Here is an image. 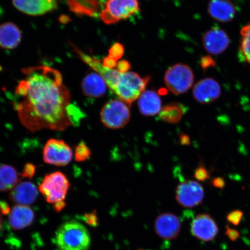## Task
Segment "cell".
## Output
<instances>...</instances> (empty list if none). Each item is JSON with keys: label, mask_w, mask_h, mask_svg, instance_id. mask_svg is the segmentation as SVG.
<instances>
[{"label": "cell", "mask_w": 250, "mask_h": 250, "mask_svg": "<svg viewBox=\"0 0 250 250\" xmlns=\"http://www.w3.org/2000/svg\"><path fill=\"white\" fill-rule=\"evenodd\" d=\"M194 80L193 71L188 65L176 64L166 71L164 81L167 89L174 95L186 93Z\"/></svg>", "instance_id": "obj_6"}, {"label": "cell", "mask_w": 250, "mask_h": 250, "mask_svg": "<svg viewBox=\"0 0 250 250\" xmlns=\"http://www.w3.org/2000/svg\"><path fill=\"white\" fill-rule=\"evenodd\" d=\"M124 47L121 43L117 42L112 45L109 50V55L111 58L118 61L120 59L124 54Z\"/></svg>", "instance_id": "obj_27"}, {"label": "cell", "mask_w": 250, "mask_h": 250, "mask_svg": "<svg viewBox=\"0 0 250 250\" xmlns=\"http://www.w3.org/2000/svg\"><path fill=\"white\" fill-rule=\"evenodd\" d=\"M20 174L10 165L0 166V191L12 190L20 181Z\"/></svg>", "instance_id": "obj_23"}, {"label": "cell", "mask_w": 250, "mask_h": 250, "mask_svg": "<svg viewBox=\"0 0 250 250\" xmlns=\"http://www.w3.org/2000/svg\"><path fill=\"white\" fill-rule=\"evenodd\" d=\"M13 4L23 13L41 15L54 10L57 7L56 0H12Z\"/></svg>", "instance_id": "obj_14"}, {"label": "cell", "mask_w": 250, "mask_h": 250, "mask_svg": "<svg viewBox=\"0 0 250 250\" xmlns=\"http://www.w3.org/2000/svg\"><path fill=\"white\" fill-rule=\"evenodd\" d=\"M67 115L71 125L77 126L84 117V114L80 108L73 104H69L66 108Z\"/></svg>", "instance_id": "obj_26"}, {"label": "cell", "mask_w": 250, "mask_h": 250, "mask_svg": "<svg viewBox=\"0 0 250 250\" xmlns=\"http://www.w3.org/2000/svg\"><path fill=\"white\" fill-rule=\"evenodd\" d=\"M101 118L102 124L108 129H121L129 122L130 109L123 102L112 100L103 106Z\"/></svg>", "instance_id": "obj_7"}, {"label": "cell", "mask_w": 250, "mask_h": 250, "mask_svg": "<svg viewBox=\"0 0 250 250\" xmlns=\"http://www.w3.org/2000/svg\"><path fill=\"white\" fill-rule=\"evenodd\" d=\"M221 94L220 84L212 78H206L199 81L193 89L195 99L203 104H210L217 101Z\"/></svg>", "instance_id": "obj_13"}, {"label": "cell", "mask_w": 250, "mask_h": 250, "mask_svg": "<svg viewBox=\"0 0 250 250\" xmlns=\"http://www.w3.org/2000/svg\"><path fill=\"white\" fill-rule=\"evenodd\" d=\"M21 39V31L12 23L0 24V46L2 48L12 49L17 47Z\"/></svg>", "instance_id": "obj_20"}, {"label": "cell", "mask_w": 250, "mask_h": 250, "mask_svg": "<svg viewBox=\"0 0 250 250\" xmlns=\"http://www.w3.org/2000/svg\"><path fill=\"white\" fill-rule=\"evenodd\" d=\"M202 40L206 51L215 55L226 51L230 43L228 34L218 27H212L206 31Z\"/></svg>", "instance_id": "obj_12"}, {"label": "cell", "mask_w": 250, "mask_h": 250, "mask_svg": "<svg viewBox=\"0 0 250 250\" xmlns=\"http://www.w3.org/2000/svg\"><path fill=\"white\" fill-rule=\"evenodd\" d=\"M150 77H142L133 72L121 73L113 91L122 102L131 105L140 98L149 83Z\"/></svg>", "instance_id": "obj_3"}, {"label": "cell", "mask_w": 250, "mask_h": 250, "mask_svg": "<svg viewBox=\"0 0 250 250\" xmlns=\"http://www.w3.org/2000/svg\"><path fill=\"white\" fill-rule=\"evenodd\" d=\"M23 73L26 78L19 83L15 93L23 101L15 104L21 124L31 132L64 130L71 126L66 112L70 93L60 72L40 65L24 68Z\"/></svg>", "instance_id": "obj_1"}, {"label": "cell", "mask_w": 250, "mask_h": 250, "mask_svg": "<svg viewBox=\"0 0 250 250\" xmlns=\"http://www.w3.org/2000/svg\"><path fill=\"white\" fill-rule=\"evenodd\" d=\"M204 196V189L195 181H184L178 186L176 190L177 202L186 208H193L201 205Z\"/></svg>", "instance_id": "obj_9"}, {"label": "cell", "mask_w": 250, "mask_h": 250, "mask_svg": "<svg viewBox=\"0 0 250 250\" xmlns=\"http://www.w3.org/2000/svg\"><path fill=\"white\" fill-rule=\"evenodd\" d=\"M3 224V220L2 217V213L0 212V231L1 230Z\"/></svg>", "instance_id": "obj_40"}, {"label": "cell", "mask_w": 250, "mask_h": 250, "mask_svg": "<svg viewBox=\"0 0 250 250\" xmlns=\"http://www.w3.org/2000/svg\"><path fill=\"white\" fill-rule=\"evenodd\" d=\"M190 232L203 242H210L217 235L218 227L213 218L208 214L197 215L190 224Z\"/></svg>", "instance_id": "obj_10"}, {"label": "cell", "mask_w": 250, "mask_h": 250, "mask_svg": "<svg viewBox=\"0 0 250 250\" xmlns=\"http://www.w3.org/2000/svg\"><path fill=\"white\" fill-rule=\"evenodd\" d=\"M54 241L59 250H88L91 238L83 224L73 220L65 222L59 227Z\"/></svg>", "instance_id": "obj_2"}, {"label": "cell", "mask_w": 250, "mask_h": 250, "mask_svg": "<svg viewBox=\"0 0 250 250\" xmlns=\"http://www.w3.org/2000/svg\"><path fill=\"white\" fill-rule=\"evenodd\" d=\"M138 105L141 114L146 117L154 116L162 109L161 99L154 90L144 92L140 96Z\"/></svg>", "instance_id": "obj_19"}, {"label": "cell", "mask_w": 250, "mask_h": 250, "mask_svg": "<svg viewBox=\"0 0 250 250\" xmlns=\"http://www.w3.org/2000/svg\"><path fill=\"white\" fill-rule=\"evenodd\" d=\"M212 184L217 188L223 189L226 186V181L221 177H217L212 181Z\"/></svg>", "instance_id": "obj_36"}, {"label": "cell", "mask_w": 250, "mask_h": 250, "mask_svg": "<svg viewBox=\"0 0 250 250\" xmlns=\"http://www.w3.org/2000/svg\"><path fill=\"white\" fill-rule=\"evenodd\" d=\"M103 64L104 65L105 67L112 69V68L117 67V61L115 60V59L111 58V56H108L103 60Z\"/></svg>", "instance_id": "obj_34"}, {"label": "cell", "mask_w": 250, "mask_h": 250, "mask_svg": "<svg viewBox=\"0 0 250 250\" xmlns=\"http://www.w3.org/2000/svg\"><path fill=\"white\" fill-rule=\"evenodd\" d=\"M73 156V149L62 140L49 139L43 147V159L47 164L65 167L70 163Z\"/></svg>", "instance_id": "obj_8"}, {"label": "cell", "mask_w": 250, "mask_h": 250, "mask_svg": "<svg viewBox=\"0 0 250 250\" xmlns=\"http://www.w3.org/2000/svg\"><path fill=\"white\" fill-rule=\"evenodd\" d=\"M195 177L198 181H205L210 178V175L205 167L200 166L195 171Z\"/></svg>", "instance_id": "obj_30"}, {"label": "cell", "mask_w": 250, "mask_h": 250, "mask_svg": "<svg viewBox=\"0 0 250 250\" xmlns=\"http://www.w3.org/2000/svg\"><path fill=\"white\" fill-rule=\"evenodd\" d=\"M85 219L86 223L93 227L98 226V218L96 212H90L85 215Z\"/></svg>", "instance_id": "obj_31"}, {"label": "cell", "mask_w": 250, "mask_h": 250, "mask_svg": "<svg viewBox=\"0 0 250 250\" xmlns=\"http://www.w3.org/2000/svg\"><path fill=\"white\" fill-rule=\"evenodd\" d=\"M107 86L104 80L96 72L86 75L82 83L84 95L90 98H101L104 95Z\"/></svg>", "instance_id": "obj_18"}, {"label": "cell", "mask_w": 250, "mask_h": 250, "mask_svg": "<svg viewBox=\"0 0 250 250\" xmlns=\"http://www.w3.org/2000/svg\"><path fill=\"white\" fill-rule=\"evenodd\" d=\"M70 10L78 15L95 17L102 8L101 0H67Z\"/></svg>", "instance_id": "obj_21"}, {"label": "cell", "mask_w": 250, "mask_h": 250, "mask_svg": "<svg viewBox=\"0 0 250 250\" xmlns=\"http://www.w3.org/2000/svg\"><path fill=\"white\" fill-rule=\"evenodd\" d=\"M240 34L239 56L242 61L250 64V22L242 28Z\"/></svg>", "instance_id": "obj_24"}, {"label": "cell", "mask_w": 250, "mask_h": 250, "mask_svg": "<svg viewBox=\"0 0 250 250\" xmlns=\"http://www.w3.org/2000/svg\"><path fill=\"white\" fill-rule=\"evenodd\" d=\"M11 209L9 207L8 203L5 201H0V212L3 214L10 213Z\"/></svg>", "instance_id": "obj_37"}, {"label": "cell", "mask_w": 250, "mask_h": 250, "mask_svg": "<svg viewBox=\"0 0 250 250\" xmlns=\"http://www.w3.org/2000/svg\"><path fill=\"white\" fill-rule=\"evenodd\" d=\"M91 154V151H90L88 146L86 145L85 142L82 141V142L78 144L76 149H75V160L78 162L86 161L87 159H89Z\"/></svg>", "instance_id": "obj_25"}, {"label": "cell", "mask_w": 250, "mask_h": 250, "mask_svg": "<svg viewBox=\"0 0 250 250\" xmlns=\"http://www.w3.org/2000/svg\"><path fill=\"white\" fill-rule=\"evenodd\" d=\"M9 224L15 230H21L30 226L35 215L29 206L15 205L9 214Z\"/></svg>", "instance_id": "obj_17"}, {"label": "cell", "mask_w": 250, "mask_h": 250, "mask_svg": "<svg viewBox=\"0 0 250 250\" xmlns=\"http://www.w3.org/2000/svg\"><path fill=\"white\" fill-rule=\"evenodd\" d=\"M70 184L67 177L61 171L47 174L39 186V190L50 204L64 201Z\"/></svg>", "instance_id": "obj_4"}, {"label": "cell", "mask_w": 250, "mask_h": 250, "mask_svg": "<svg viewBox=\"0 0 250 250\" xmlns=\"http://www.w3.org/2000/svg\"><path fill=\"white\" fill-rule=\"evenodd\" d=\"M54 208L57 212L61 211L65 208V203L64 201L59 202L54 205Z\"/></svg>", "instance_id": "obj_38"}, {"label": "cell", "mask_w": 250, "mask_h": 250, "mask_svg": "<svg viewBox=\"0 0 250 250\" xmlns=\"http://www.w3.org/2000/svg\"><path fill=\"white\" fill-rule=\"evenodd\" d=\"M180 219L173 213L165 212L156 219L154 229L157 235L165 240L176 239L181 231Z\"/></svg>", "instance_id": "obj_11"}, {"label": "cell", "mask_w": 250, "mask_h": 250, "mask_svg": "<svg viewBox=\"0 0 250 250\" xmlns=\"http://www.w3.org/2000/svg\"><path fill=\"white\" fill-rule=\"evenodd\" d=\"M187 108L181 103H171L164 106L159 112V117L166 123L176 124L179 123L187 111Z\"/></svg>", "instance_id": "obj_22"}, {"label": "cell", "mask_w": 250, "mask_h": 250, "mask_svg": "<svg viewBox=\"0 0 250 250\" xmlns=\"http://www.w3.org/2000/svg\"><path fill=\"white\" fill-rule=\"evenodd\" d=\"M117 70L121 73H126L131 68L130 62L127 61L122 60L117 63Z\"/></svg>", "instance_id": "obj_32"}, {"label": "cell", "mask_w": 250, "mask_h": 250, "mask_svg": "<svg viewBox=\"0 0 250 250\" xmlns=\"http://www.w3.org/2000/svg\"></svg>", "instance_id": "obj_41"}, {"label": "cell", "mask_w": 250, "mask_h": 250, "mask_svg": "<svg viewBox=\"0 0 250 250\" xmlns=\"http://www.w3.org/2000/svg\"><path fill=\"white\" fill-rule=\"evenodd\" d=\"M181 143L184 145H188L190 143V140L188 136L186 134H182L180 137Z\"/></svg>", "instance_id": "obj_39"}, {"label": "cell", "mask_w": 250, "mask_h": 250, "mask_svg": "<svg viewBox=\"0 0 250 250\" xmlns=\"http://www.w3.org/2000/svg\"><path fill=\"white\" fill-rule=\"evenodd\" d=\"M226 235L229 237V239L232 241H235L240 236V233L238 231L232 229L229 227L226 228Z\"/></svg>", "instance_id": "obj_33"}, {"label": "cell", "mask_w": 250, "mask_h": 250, "mask_svg": "<svg viewBox=\"0 0 250 250\" xmlns=\"http://www.w3.org/2000/svg\"><path fill=\"white\" fill-rule=\"evenodd\" d=\"M105 6L99 17L107 24L126 20L140 10L138 0H106Z\"/></svg>", "instance_id": "obj_5"}, {"label": "cell", "mask_w": 250, "mask_h": 250, "mask_svg": "<svg viewBox=\"0 0 250 250\" xmlns=\"http://www.w3.org/2000/svg\"><path fill=\"white\" fill-rule=\"evenodd\" d=\"M38 196L39 190L36 186L29 181H24L11 190L9 199L17 205L29 206L36 201Z\"/></svg>", "instance_id": "obj_15"}, {"label": "cell", "mask_w": 250, "mask_h": 250, "mask_svg": "<svg viewBox=\"0 0 250 250\" xmlns=\"http://www.w3.org/2000/svg\"><path fill=\"white\" fill-rule=\"evenodd\" d=\"M243 217V212L241 210H237L230 212L227 215V221L234 226H238L242 221Z\"/></svg>", "instance_id": "obj_28"}, {"label": "cell", "mask_w": 250, "mask_h": 250, "mask_svg": "<svg viewBox=\"0 0 250 250\" xmlns=\"http://www.w3.org/2000/svg\"><path fill=\"white\" fill-rule=\"evenodd\" d=\"M36 171V167L32 164H26L24 165L22 173L20 174L21 179H32Z\"/></svg>", "instance_id": "obj_29"}, {"label": "cell", "mask_w": 250, "mask_h": 250, "mask_svg": "<svg viewBox=\"0 0 250 250\" xmlns=\"http://www.w3.org/2000/svg\"><path fill=\"white\" fill-rule=\"evenodd\" d=\"M208 12L211 17L220 22L232 21L236 14V8L231 0H210Z\"/></svg>", "instance_id": "obj_16"}, {"label": "cell", "mask_w": 250, "mask_h": 250, "mask_svg": "<svg viewBox=\"0 0 250 250\" xmlns=\"http://www.w3.org/2000/svg\"><path fill=\"white\" fill-rule=\"evenodd\" d=\"M201 62L203 69H206V68L209 67L213 66L215 64L214 62L212 60V59L209 57V56L202 58Z\"/></svg>", "instance_id": "obj_35"}]
</instances>
